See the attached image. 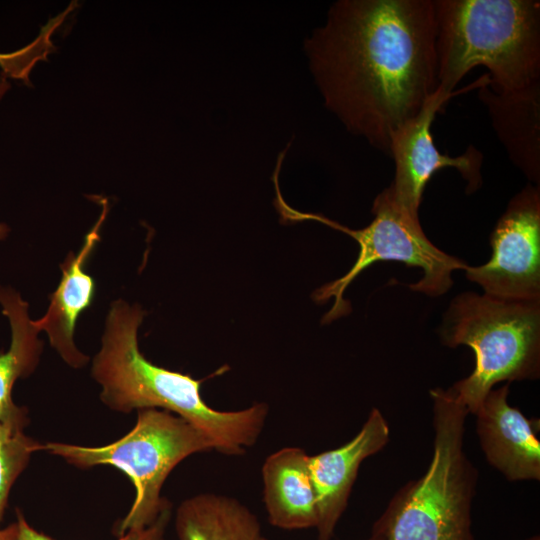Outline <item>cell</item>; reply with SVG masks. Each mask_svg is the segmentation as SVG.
I'll use <instances>...</instances> for the list:
<instances>
[{"instance_id": "obj_1", "label": "cell", "mask_w": 540, "mask_h": 540, "mask_svg": "<svg viewBox=\"0 0 540 540\" xmlns=\"http://www.w3.org/2000/svg\"><path fill=\"white\" fill-rule=\"evenodd\" d=\"M435 0H340L304 51L326 108L389 155L390 138L438 88Z\"/></svg>"}, {"instance_id": "obj_2", "label": "cell", "mask_w": 540, "mask_h": 540, "mask_svg": "<svg viewBox=\"0 0 540 540\" xmlns=\"http://www.w3.org/2000/svg\"><path fill=\"white\" fill-rule=\"evenodd\" d=\"M145 315L137 304L112 303L91 368L102 389L100 400L121 413L150 408L169 411L200 430L213 450L228 456L244 454L262 433L268 405L259 402L235 411L207 405L200 393L203 379L158 366L140 352L137 333Z\"/></svg>"}, {"instance_id": "obj_3", "label": "cell", "mask_w": 540, "mask_h": 540, "mask_svg": "<svg viewBox=\"0 0 540 540\" xmlns=\"http://www.w3.org/2000/svg\"><path fill=\"white\" fill-rule=\"evenodd\" d=\"M438 87L447 93L476 66L508 92L540 82L538 0H435Z\"/></svg>"}, {"instance_id": "obj_4", "label": "cell", "mask_w": 540, "mask_h": 540, "mask_svg": "<svg viewBox=\"0 0 540 540\" xmlns=\"http://www.w3.org/2000/svg\"><path fill=\"white\" fill-rule=\"evenodd\" d=\"M433 455L426 472L391 498L375 521V540H474L472 501L477 470L464 449L469 414L449 389L430 390Z\"/></svg>"}, {"instance_id": "obj_5", "label": "cell", "mask_w": 540, "mask_h": 540, "mask_svg": "<svg viewBox=\"0 0 540 540\" xmlns=\"http://www.w3.org/2000/svg\"><path fill=\"white\" fill-rule=\"evenodd\" d=\"M440 336L445 345H466L475 354L472 373L450 387L469 413L495 384L539 377L540 301L462 293L452 300Z\"/></svg>"}, {"instance_id": "obj_6", "label": "cell", "mask_w": 540, "mask_h": 540, "mask_svg": "<svg viewBox=\"0 0 540 540\" xmlns=\"http://www.w3.org/2000/svg\"><path fill=\"white\" fill-rule=\"evenodd\" d=\"M41 450L80 469L110 465L127 475L135 488V498L126 516L114 528L119 537L154 523L161 512L171 506L161 496L168 475L185 458L213 450V445L183 418L150 408L138 410L135 426L110 444L86 447L48 442Z\"/></svg>"}, {"instance_id": "obj_7", "label": "cell", "mask_w": 540, "mask_h": 540, "mask_svg": "<svg viewBox=\"0 0 540 540\" xmlns=\"http://www.w3.org/2000/svg\"><path fill=\"white\" fill-rule=\"evenodd\" d=\"M372 213L373 220L362 229L348 228L321 214L310 215L311 221L352 237L360 249L355 263L345 275L314 291L312 297L317 303L334 299L322 323H330L350 312L344 292L363 270L375 262L398 261L421 268L423 277L417 283L410 284L409 288L433 297L451 288L454 270H464L468 266L463 260L437 248L423 232L419 218L402 209L388 187L376 196Z\"/></svg>"}, {"instance_id": "obj_8", "label": "cell", "mask_w": 540, "mask_h": 540, "mask_svg": "<svg viewBox=\"0 0 540 540\" xmlns=\"http://www.w3.org/2000/svg\"><path fill=\"white\" fill-rule=\"evenodd\" d=\"M490 244V260L467 266L466 277L493 297L540 301L539 186L528 184L511 199L490 235Z\"/></svg>"}, {"instance_id": "obj_9", "label": "cell", "mask_w": 540, "mask_h": 540, "mask_svg": "<svg viewBox=\"0 0 540 540\" xmlns=\"http://www.w3.org/2000/svg\"><path fill=\"white\" fill-rule=\"evenodd\" d=\"M489 81V75L485 74L472 84L452 93L438 87L427 98L420 111L392 134L389 155L395 163V176L388 188L396 203L411 216L418 218L426 184L433 174L442 168L457 169L467 182V192L472 193L480 188L482 153L470 146L457 157L442 154L434 144L431 126L436 114L450 98L463 91L477 90Z\"/></svg>"}, {"instance_id": "obj_10", "label": "cell", "mask_w": 540, "mask_h": 540, "mask_svg": "<svg viewBox=\"0 0 540 540\" xmlns=\"http://www.w3.org/2000/svg\"><path fill=\"white\" fill-rule=\"evenodd\" d=\"M389 425L373 408L359 432L346 444L309 457L318 523V540H330L346 509L361 463L388 443Z\"/></svg>"}, {"instance_id": "obj_11", "label": "cell", "mask_w": 540, "mask_h": 540, "mask_svg": "<svg viewBox=\"0 0 540 540\" xmlns=\"http://www.w3.org/2000/svg\"><path fill=\"white\" fill-rule=\"evenodd\" d=\"M508 393L509 383L490 390L474 414L481 449L507 480H539V421L509 405Z\"/></svg>"}, {"instance_id": "obj_12", "label": "cell", "mask_w": 540, "mask_h": 540, "mask_svg": "<svg viewBox=\"0 0 540 540\" xmlns=\"http://www.w3.org/2000/svg\"><path fill=\"white\" fill-rule=\"evenodd\" d=\"M103 212L93 229L85 236L77 254L70 252L60 264L62 277L56 290L49 295L50 304L45 315L33 320L36 328L44 330L51 346L73 368H81L89 361L74 343V331L79 316L93 303L95 282L86 272V264L100 240V228L105 218Z\"/></svg>"}, {"instance_id": "obj_13", "label": "cell", "mask_w": 540, "mask_h": 540, "mask_svg": "<svg viewBox=\"0 0 540 540\" xmlns=\"http://www.w3.org/2000/svg\"><path fill=\"white\" fill-rule=\"evenodd\" d=\"M302 448L284 447L270 454L262 466L263 500L268 521L285 530L316 528L318 509Z\"/></svg>"}, {"instance_id": "obj_14", "label": "cell", "mask_w": 540, "mask_h": 540, "mask_svg": "<svg viewBox=\"0 0 540 540\" xmlns=\"http://www.w3.org/2000/svg\"><path fill=\"white\" fill-rule=\"evenodd\" d=\"M478 90L495 133L512 163L532 182L540 180V82L508 92L488 84Z\"/></svg>"}, {"instance_id": "obj_15", "label": "cell", "mask_w": 540, "mask_h": 540, "mask_svg": "<svg viewBox=\"0 0 540 540\" xmlns=\"http://www.w3.org/2000/svg\"><path fill=\"white\" fill-rule=\"evenodd\" d=\"M2 313L9 319L11 343L0 350V421L25 428L29 424L26 407L17 406L12 399L14 383L36 369L43 350L39 330L28 313V303L11 288L0 287Z\"/></svg>"}, {"instance_id": "obj_16", "label": "cell", "mask_w": 540, "mask_h": 540, "mask_svg": "<svg viewBox=\"0 0 540 540\" xmlns=\"http://www.w3.org/2000/svg\"><path fill=\"white\" fill-rule=\"evenodd\" d=\"M179 540H263L257 516L239 500L201 493L180 503L175 514Z\"/></svg>"}, {"instance_id": "obj_17", "label": "cell", "mask_w": 540, "mask_h": 540, "mask_svg": "<svg viewBox=\"0 0 540 540\" xmlns=\"http://www.w3.org/2000/svg\"><path fill=\"white\" fill-rule=\"evenodd\" d=\"M41 448L42 444L27 436L23 428L0 421V523L13 484L28 466L31 455Z\"/></svg>"}, {"instance_id": "obj_18", "label": "cell", "mask_w": 540, "mask_h": 540, "mask_svg": "<svg viewBox=\"0 0 540 540\" xmlns=\"http://www.w3.org/2000/svg\"><path fill=\"white\" fill-rule=\"evenodd\" d=\"M17 540H54L50 536L35 530L24 518L22 512L17 509ZM171 517V506L164 509L156 521L151 525L140 529L130 530L119 536L117 540H165V532Z\"/></svg>"}, {"instance_id": "obj_19", "label": "cell", "mask_w": 540, "mask_h": 540, "mask_svg": "<svg viewBox=\"0 0 540 540\" xmlns=\"http://www.w3.org/2000/svg\"><path fill=\"white\" fill-rule=\"evenodd\" d=\"M18 527L16 523L0 529V540H17Z\"/></svg>"}, {"instance_id": "obj_20", "label": "cell", "mask_w": 540, "mask_h": 540, "mask_svg": "<svg viewBox=\"0 0 540 540\" xmlns=\"http://www.w3.org/2000/svg\"><path fill=\"white\" fill-rule=\"evenodd\" d=\"M16 56H17V54L0 55V64L3 65L6 70L10 71L13 74H14L13 63H15L16 60H18V58H16V59L14 58Z\"/></svg>"}, {"instance_id": "obj_21", "label": "cell", "mask_w": 540, "mask_h": 540, "mask_svg": "<svg viewBox=\"0 0 540 540\" xmlns=\"http://www.w3.org/2000/svg\"><path fill=\"white\" fill-rule=\"evenodd\" d=\"M9 232V228L6 224L0 223V240L4 239Z\"/></svg>"}, {"instance_id": "obj_22", "label": "cell", "mask_w": 540, "mask_h": 540, "mask_svg": "<svg viewBox=\"0 0 540 540\" xmlns=\"http://www.w3.org/2000/svg\"><path fill=\"white\" fill-rule=\"evenodd\" d=\"M525 540H540V537H539V535H533V536H531V537H529V538H527Z\"/></svg>"}, {"instance_id": "obj_23", "label": "cell", "mask_w": 540, "mask_h": 540, "mask_svg": "<svg viewBox=\"0 0 540 540\" xmlns=\"http://www.w3.org/2000/svg\"><path fill=\"white\" fill-rule=\"evenodd\" d=\"M263 540H268V539L263 538ZM368 540H375V539H373L372 537H370Z\"/></svg>"}]
</instances>
